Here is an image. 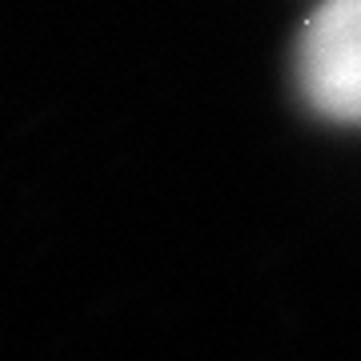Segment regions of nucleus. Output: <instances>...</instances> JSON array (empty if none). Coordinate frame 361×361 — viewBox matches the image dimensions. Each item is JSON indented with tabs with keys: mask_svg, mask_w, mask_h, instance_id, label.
<instances>
[{
	"mask_svg": "<svg viewBox=\"0 0 361 361\" xmlns=\"http://www.w3.org/2000/svg\"><path fill=\"white\" fill-rule=\"evenodd\" d=\"M297 85L317 113L361 125V0H325L297 40Z\"/></svg>",
	"mask_w": 361,
	"mask_h": 361,
	"instance_id": "nucleus-1",
	"label": "nucleus"
}]
</instances>
